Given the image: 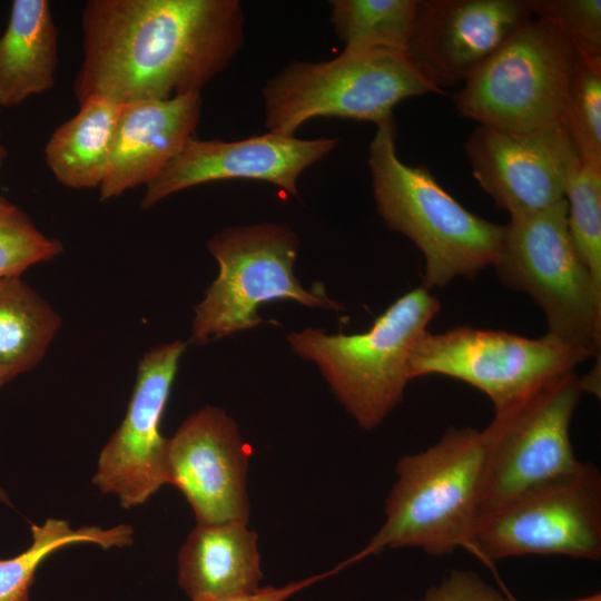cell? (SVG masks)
<instances>
[{"label":"cell","mask_w":601,"mask_h":601,"mask_svg":"<svg viewBox=\"0 0 601 601\" xmlns=\"http://www.w3.org/2000/svg\"><path fill=\"white\" fill-rule=\"evenodd\" d=\"M552 601H555V600H552ZM569 601H601V594L600 593H594V594L589 595V597L574 599V600H569Z\"/></svg>","instance_id":"cell-30"},{"label":"cell","mask_w":601,"mask_h":601,"mask_svg":"<svg viewBox=\"0 0 601 601\" xmlns=\"http://www.w3.org/2000/svg\"><path fill=\"white\" fill-rule=\"evenodd\" d=\"M564 198L574 247L601 284V169L580 161L568 179Z\"/></svg>","instance_id":"cell-25"},{"label":"cell","mask_w":601,"mask_h":601,"mask_svg":"<svg viewBox=\"0 0 601 601\" xmlns=\"http://www.w3.org/2000/svg\"><path fill=\"white\" fill-rule=\"evenodd\" d=\"M79 106L77 115L50 136L45 158L62 186L99 188L107 171L121 105L107 97L92 96Z\"/></svg>","instance_id":"cell-20"},{"label":"cell","mask_w":601,"mask_h":601,"mask_svg":"<svg viewBox=\"0 0 601 601\" xmlns=\"http://www.w3.org/2000/svg\"><path fill=\"white\" fill-rule=\"evenodd\" d=\"M584 359L546 335L532 339L459 326L444 333L426 332L417 341L410 357V376L437 374L465 382L483 392L497 411Z\"/></svg>","instance_id":"cell-11"},{"label":"cell","mask_w":601,"mask_h":601,"mask_svg":"<svg viewBox=\"0 0 601 601\" xmlns=\"http://www.w3.org/2000/svg\"><path fill=\"white\" fill-rule=\"evenodd\" d=\"M485 456L483 430L450 427L432 446L402 456L385 503V521L344 564L385 549L418 548L431 555L471 552Z\"/></svg>","instance_id":"cell-2"},{"label":"cell","mask_w":601,"mask_h":601,"mask_svg":"<svg viewBox=\"0 0 601 601\" xmlns=\"http://www.w3.org/2000/svg\"><path fill=\"white\" fill-rule=\"evenodd\" d=\"M337 141V138L300 139L269 131L235 141L194 136L146 185L140 206L148 209L184 189L235 178L267 181L296 196L300 174L327 156Z\"/></svg>","instance_id":"cell-16"},{"label":"cell","mask_w":601,"mask_h":601,"mask_svg":"<svg viewBox=\"0 0 601 601\" xmlns=\"http://www.w3.org/2000/svg\"><path fill=\"white\" fill-rule=\"evenodd\" d=\"M186 343L160 344L139 361L125 417L100 452L92 483L129 509L168 483V440L160 432Z\"/></svg>","instance_id":"cell-12"},{"label":"cell","mask_w":601,"mask_h":601,"mask_svg":"<svg viewBox=\"0 0 601 601\" xmlns=\"http://www.w3.org/2000/svg\"><path fill=\"white\" fill-rule=\"evenodd\" d=\"M531 18L532 0H418L405 55L444 92L464 83Z\"/></svg>","instance_id":"cell-14"},{"label":"cell","mask_w":601,"mask_h":601,"mask_svg":"<svg viewBox=\"0 0 601 601\" xmlns=\"http://www.w3.org/2000/svg\"><path fill=\"white\" fill-rule=\"evenodd\" d=\"M201 92L121 105L100 200L152 181L195 136Z\"/></svg>","instance_id":"cell-17"},{"label":"cell","mask_w":601,"mask_h":601,"mask_svg":"<svg viewBox=\"0 0 601 601\" xmlns=\"http://www.w3.org/2000/svg\"><path fill=\"white\" fill-rule=\"evenodd\" d=\"M574 49L552 26H519L453 96L460 115L492 128L524 132L561 124Z\"/></svg>","instance_id":"cell-8"},{"label":"cell","mask_w":601,"mask_h":601,"mask_svg":"<svg viewBox=\"0 0 601 601\" xmlns=\"http://www.w3.org/2000/svg\"><path fill=\"white\" fill-rule=\"evenodd\" d=\"M338 566L329 572L314 575L306 578L302 581L297 582H290L283 587H265V588H258L256 591L236 597L230 599H223V600H214V599H206V600H198V601H285L294 593L298 592L302 589H305L309 587L311 584L315 583L316 581L324 579L337 571ZM339 570V569H338Z\"/></svg>","instance_id":"cell-29"},{"label":"cell","mask_w":601,"mask_h":601,"mask_svg":"<svg viewBox=\"0 0 601 601\" xmlns=\"http://www.w3.org/2000/svg\"><path fill=\"white\" fill-rule=\"evenodd\" d=\"M8 382L7 377L0 372V387Z\"/></svg>","instance_id":"cell-32"},{"label":"cell","mask_w":601,"mask_h":601,"mask_svg":"<svg viewBox=\"0 0 601 601\" xmlns=\"http://www.w3.org/2000/svg\"><path fill=\"white\" fill-rule=\"evenodd\" d=\"M471 553L487 565L528 554L601 558V474L591 463L477 518Z\"/></svg>","instance_id":"cell-10"},{"label":"cell","mask_w":601,"mask_h":601,"mask_svg":"<svg viewBox=\"0 0 601 601\" xmlns=\"http://www.w3.org/2000/svg\"><path fill=\"white\" fill-rule=\"evenodd\" d=\"M440 309L439 299L421 286L398 297L364 333L308 327L288 334L287 342L317 366L357 424L372 430L403 400L411 353Z\"/></svg>","instance_id":"cell-4"},{"label":"cell","mask_w":601,"mask_h":601,"mask_svg":"<svg viewBox=\"0 0 601 601\" xmlns=\"http://www.w3.org/2000/svg\"><path fill=\"white\" fill-rule=\"evenodd\" d=\"M262 578L257 534L246 523H197L178 554V581L191 601L249 594Z\"/></svg>","instance_id":"cell-18"},{"label":"cell","mask_w":601,"mask_h":601,"mask_svg":"<svg viewBox=\"0 0 601 601\" xmlns=\"http://www.w3.org/2000/svg\"><path fill=\"white\" fill-rule=\"evenodd\" d=\"M376 128L368 155L376 209L390 229L423 254V287H443L457 277L472 279L493 265L503 225L469 211L425 167L404 164L396 154L393 119Z\"/></svg>","instance_id":"cell-3"},{"label":"cell","mask_w":601,"mask_h":601,"mask_svg":"<svg viewBox=\"0 0 601 601\" xmlns=\"http://www.w3.org/2000/svg\"><path fill=\"white\" fill-rule=\"evenodd\" d=\"M6 157H7V150H6V147H4L3 142H2V136H1V131H0V169H1L2 165H3V161H4Z\"/></svg>","instance_id":"cell-31"},{"label":"cell","mask_w":601,"mask_h":601,"mask_svg":"<svg viewBox=\"0 0 601 601\" xmlns=\"http://www.w3.org/2000/svg\"><path fill=\"white\" fill-rule=\"evenodd\" d=\"M566 213L563 198L544 210L511 217L492 266L505 286L541 307L546 336L585 358H599L601 284L574 247Z\"/></svg>","instance_id":"cell-5"},{"label":"cell","mask_w":601,"mask_h":601,"mask_svg":"<svg viewBox=\"0 0 601 601\" xmlns=\"http://www.w3.org/2000/svg\"><path fill=\"white\" fill-rule=\"evenodd\" d=\"M561 124L580 161L601 169V57L574 50Z\"/></svg>","instance_id":"cell-24"},{"label":"cell","mask_w":601,"mask_h":601,"mask_svg":"<svg viewBox=\"0 0 601 601\" xmlns=\"http://www.w3.org/2000/svg\"><path fill=\"white\" fill-rule=\"evenodd\" d=\"M418 0H334L331 21L344 50L404 51Z\"/></svg>","instance_id":"cell-23"},{"label":"cell","mask_w":601,"mask_h":601,"mask_svg":"<svg viewBox=\"0 0 601 601\" xmlns=\"http://www.w3.org/2000/svg\"><path fill=\"white\" fill-rule=\"evenodd\" d=\"M423 601H516L505 598L472 571L452 570L431 587Z\"/></svg>","instance_id":"cell-28"},{"label":"cell","mask_w":601,"mask_h":601,"mask_svg":"<svg viewBox=\"0 0 601 601\" xmlns=\"http://www.w3.org/2000/svg\"><path fill=\"white\" fill-rule=\"evenodd\" d=\"M583 393L581 377L571 371L494 411L483 430L485 456L477 518L581 467L583 462L572 449L570 424Z\"/></svg>","instance_id":"cell-9"},{"label":"cell","mask_w":601,"mask_h":601,"mask_svg":"<svg viewBox=\"0 0 601 601\" xmlns=\"http://www.w3.org/2000/svg\"><path fill=\"white\" fill-rule=\"evenodd\" d=\"M250 454L234 420L205 406L168 440V483L184 494L197 523L247 524Z\"/></svg>","instance_id":"cell-15"},{"label":"cell","mask_w":601,"mask_h":601,"mask_svg":"<svg viewBox=\"0 0 601 601\" xmlns=\"http://www.w3.org/2000/svg\"><path fill=\"white\" fill-rule=\"evenodd\" d=\"M410 601H414V600H410ZM418 601H423V599H422V600H418Z\"/></svg>","instance_id":"cell-33"},{"label":"cell","mask_w":601,"mask_h":601,"mask_svg":"<svg viewBox=\"0 0 601 601\" xmlns=\"http://www.w3.org/2000/svg\"><path fill=\"white\" fill-rule=\"evenodd\" d=\"M62 245L46 236L18 206L0 196V279L59 256Z\"/></svg>","instance_id":"cell-26"},{"label":"cell","mask_w":601,"mask_h":601,"mask_svg":"<svg viewBox=\"0 0 601 601\" xmlns=\"http://www.w3.org/2000/svg\"><path fill=\"white\" fill-rule=\"evenodd\" d=\"M243 26L237 0H89L75 97L125 105L201 92L238 53Z\"/></svg>","instance_id":"cell-1"},{"label":"cell","mask_w":601,"mask_h":601,"mask_svg":"<svg viewBox=\"0 0 601 601\" xmlns=\"http://www.w3.org/2000/svg\"><path fill=\"white\" fill-rule=\"evenodd\" d=\"M299 240L274 223L227 227L208 242L217 277L195 306L190 342H208L257 327L262 304L292 300L309 308L341 311L323 288L307 289L294 274Z\"/></svg>","instance_id":"cell-7"},{"label":"cell","mask_w":601,"mask_h":601,"mask_svg":"<svg viewBox=\"0 0 601 601\" xmlns=\"http://www.w3.org/2000/svg\"><path fill=\"white\" fill-rule=\"evenodd\" d=\"M464 149L474 179L510 217L534 214L563 199L580 162L562 124L524 132L479 125Z\"/></svg>","instance_id":"cell-13"},{"label":"cell","mask_w":601,"mask_h":601,"mask_svg":"<svg viewBox=\"0 0 601 601\" xmlns=\"http://www.w3.org/2000/svg\"><path fill=\"white\" fill-rule=\"evenodd\" d=\"M444 93L430 83L404 51L371 49L343 52L321 62L294 61L263 89L269 132L292 136L316 117H338L376 125L393 119L402 100Z\"/></svg>","instance_id":"cell-6"},{"label":"cell","mask_w":601,"mask_h":601,"mask_svg":"<svg viewBox=\"0 0 601 601\" xmlns=\"http://www.w3.org/2000/svg\"><path fill=\"white\" fill-rule=\"evenodd\" d=\"M58 30L50 2L14 0L0 37V106L14 107L56 82Z\"/></svg>","instance_id":"cell-19"},{"label":"cell","mask_w":601,"mask_h":601,"mask_svg":"<svg viewBox=\"0 0 601 601\" xmlns=\"http://www.w3.org/2000/svg\"><path fill=\"white\" fill-rule=\"evenodd\" d=\"M132 528L81 526L72 529L60 519H47L31 525V545L14 558L0 560V601H29V591L40 564L56 551L81 543L102 549L121 548L132 542Z\"/></svg>","instance_id":"cell-22"},{"label":"cell","mask_w":601,"mask_h":601,"mask_svg":"<svg viewBox=\"0 0 601 601\" xmlns=\"http://www.w3.org/2000/svg\"><path fill=\"white\" fill-rule=\"evenodd\" d=\"M533 17L556 29L574 50L601 57V0H532Z\"/></svg>","instance_id":"cell-27"},{"label":"cell","mask_w":601,"mask_h":601,"mask_svg":"<svg viewBox=\"0 0 601 601\" xmlns=\"http://www.w3.org/2000/svg\"><path fill=\"white\" fill-rule=\"evenodd\" d=\"M61 325L21 276L0 279V372L8 382L36 367Z\"/></svg>","instance_id":"cell-21"}]
</instances>
